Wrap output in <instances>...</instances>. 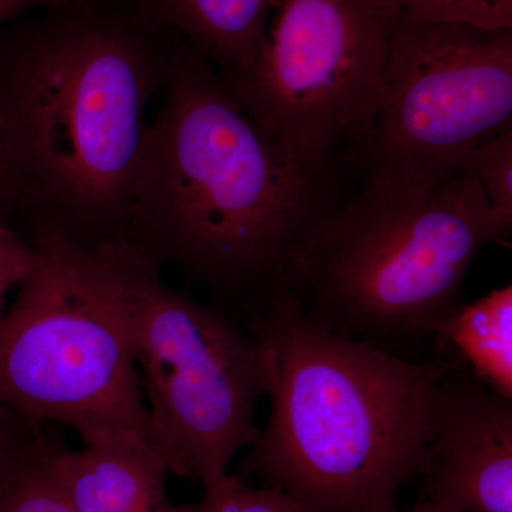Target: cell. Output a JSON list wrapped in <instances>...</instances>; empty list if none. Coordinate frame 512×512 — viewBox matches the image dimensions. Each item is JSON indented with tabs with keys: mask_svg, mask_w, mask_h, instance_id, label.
Masks as SVG:
<instances>
[{
	"mask_svg": "<svg viewBox=\"0 0 512 512\" xmlns=\"http://www.w3.org/2000/svg\"><path fill=\"white\" fill-rule=\"evenodd\" d=\"M403 12L436 22L512 29V0H397Z\"/></svg>",
	"mask_w": 512,
	"mask_h": 512,
	"instance_id": "16",
	"label": "cell"
},
{
	"mask_svg": "<svg viewBox=\"0 0 512 512\" xmlns=\"http://www.w3.org/2000/svg\"><path fill=\"white\" fill-rule=\"evenodd\" d=\"M161 94L134 168L123 239L245 325L342 198L349 167L315 173L293 163L184 40Z\"/></svg>",
	"mask_w": 512,
	"mask_h": 512,
	"instance_id": "2",
	"label": "cell"
},
{
	"mask_svg": "<svg viewBox=\"0 0 512 512\" xmlns=\"http://www.w3.org/2000/svg\"><path fill=\"white\" fill-rule=\"evenodd\" d=\"M29 242L32 265L0 323V404L35 427H69L84 446L148 444L123 286L106 249L55 231Z\"/></svg>",
	"mask_w": 512,
	"mask_h": 512,
	"instance_id": "5",
	"label": "cell"
},
{
	"mask_svg": "<svg viewBox=\"0 0 512 512\" xmlns=\"http://www.w3.org/2000/svg\"><path fill=\"white\" fill-rule=\"evenodd\" d=\"M302 242L284 291L323 328L404 356L463 303L468 269L487 245H510L466 167L362 170Z\"/></svg>",
	"mask_w": 512,
	"mask_h": 512,
	"instance_id": "4",
	"label": "cell"
},
{
	"mask_svg": "<svg viewBox=\"0 0 512 512\" xmlns=\"http://www.w3.org/2000/svg\"><path fill=\"white\" fill-rule=\"evenodd\" d=\"M440 342L485 386L512 399V286L461 303L439 330Z\"/></svg>",
	"mask_w": 512,
	"mask_h": 512,
	"instance_id": "12",
	"label": "cell"
},
{
	"mask_svg": "<svg viewBox=\"0 0 512 512\" xmlns=\"http://www.w3.org/2000/svg\"><path fill=\"white\" fill-rule=\"evenodd\" d=\"M32 245L0 218V323L5 316L6 296L22 284L32 265Z\"/></svg>",
	"mask_w": 512,
	"mask_h": 512,
	"instance_id": "17",
	"label": "cell"
},
{
	"mask_svg": "<svg viewBox=\"0 0 512 512\" xmlns=\"http://www.w3.org/2000/svg\"><path fill=\"white\" fill-rule=\"evenodd\" d=\"M57 476L76 512H158L167 504V464L153 447L53 450Z\"/></svg>",
	"mask_w": 512,
	"mask_h": 512,
	"instance_id": "10",
	"label": "cell"
},
{
	"mask_svg": "<svg viewBox=\"0 0 512 512\" xmlns=\"http://www.w3.org/2000/svg\"><path fill=\"white\" fill-rule=\"evenodd\" d=\"M15 212L12 180H10L8 158H6L5 136H3L2 114H0V218L9 222Z\"/></svg>",
	"mask_w": 512,
	"mask_h": 512,
	"instance_id": "19",
	"label": "cell"
},
{
	"mask_svg": "<svg viewBox=\"0 0 512 512\" xmlns=\"http://www.w3.org/2000/svg\"><path fill=\"white\" fill-rule=\"evenodd\" d=\"M42 429L0 404V477Z\"/></svg>",
	"mask_w": 512,
	"mask_h": 512,
	"instance_id": "18",
	"label": "cell"
},
{
	"mask_svg": "<svg viewBox=\"0 0 512 512\" xmlns=\"http://www.w3.org/2000/svg\"><path fill=\"white\" fill-rule=\"evenodd\" d=\"M57 440L42 429L9 464L0 477V512H76L56 473Z\"/></svg>",
	"mask_w": 512,
	"mask_h": 512,
	"instance_id": "13",
	"label": "cell"
},
{
	"mask_svg": "<svg viewBox=\"0 0 512 512\" xmlns=\"http://www.w3.org/2000/svg\"><path fill=\"white\" fill-rule=\"evenodd\" d=\"M400 13L397 0H275L254 66L222 82L293 163L338 170L382 104Z\"/></svg>",
	"mask_w": 512,
	"mask_h": 512,
	"instance_id": "7",
	"label": "cell"
},
{
	"mask_svg": "<svg viewBox=\"0 0 512 512\" xmlns=\"http://www.w3.org/2000/svg\"><path fill=\"white\" fill-rule=\"evenodd\" d=\"M183 39L126 0H56L0 26V114L29 234L124 238L146 110Z\"/></svg>",
	"mask_w": 512,
	"mask_h": 512,
	"instance_id": "1",
	"label": "cell"
},
{
	"mask_svg": "<svg viewBox=\"0 0 512 512\" xmlns=\"http://www.w3.org/2000/svg\"><path fill=\"white\" fill-rule=\"evenodd\" d=\"M53 2L56 0H0V26Z\"/></svg>",
	"mask_w": 512,
	"mask_h": 512,
	"instance_id": "20",
	"label": "cell"
},
{
	"mask_svg": "<svg viewBox=\"0 0 512 512\" xmlns=\"http://www.w3.org/2000/svg\"><path fill=\"white\" fill-rule=\"evenodd\" d=\"M512 130V29L400 13L384 96L346 163L352 170H436Z\"/></svg>",
	"mask_w": 512,
	"mask_h": 512,
	"instance_id": "8",
	"label": "cell"
},
{
	"mask_svg": "<svg viewBox=\"0 0 512 512\" xmlns=\"http://www.w3.org/2000/svg\"><path fill=\"white\" fill-rule=\"evenodd\" d=\"M457 165L473 171L494 217L512 231V130L467 151Z\"/></svg>",
	"mask_w": 512,
	"mask_h": 512,
	"instance_id": "15",
	"label": "cell"
},
{
	"mask_svg": "<svg viewBox=\"0 0 512 512\" xmlns=\"http://www.w3.org/2000/svg\"><path fill=\"white\" fill-rule=\"evenodd\" d=\"M264 349L268 423L237 476L306 512H389L420 476L448 359L394 355L323 328L284 291L245 323Z\"/></svg>",
	"mask_w": 512,
	"mask_h": 512,
	"instance_id": "3",
	"label": "cell"
},
{
	"mask_svg": "<svg viewBox=\"0 0 512 512\" xmlns=\"http://www.w3.org/2000/svg\"><path fill=\"white\" fill-rule=\"evenodd\" d=\"M389 512H439V511L434 510V508L431 507V505H429L427 503H423V501H419V503H417L416 505H413V507L410 508V510L400 511L399 508H396V510L389 511Z\"/></svg>",
	"mask_w": 512,
	"mask_h": 512,
	"instance_id": "21",
	"label": "cell"
},
{
	"mask_svg": "<svg viewBox=\"0 0 512 512\" xmlns=\"http://www.w3.org/2000/svg\"><path fill=\"white\" fill-rule=\"evenodd\" d=\"M158 512H306L276 488L252 487L237 474H225L205 487L198 503L174 505L168 501Z\"/></svg>",
	"mask_w": 512,
	"mask_h": 512,
	"instance_id": "14",
	"label": "cell"
},
{
	"mask_svg": "<svg viewBox=\"0 0 512 512\" xmlns=\"http://www.w3.org/2000/svg\"><path fill=\"white\" fill-rule=\"evenodd\" d=\"M137 15L175 33L214 66L222 79L254 66L275 0H126Z\"/></svg>",
	"mask_w": 512,
	"mask_h": 512,
	"instance_id": "11",
	"label": "cell"
},
{
	"mask_svg": "<svg viewBox=\"0 0 512 512\" xmlns=\"http://www.w3.org/2000/svg\"><path fill=\"white\" fill-rule=\"evenodd\" d=\"M101 247L123 286L148 444L170 474L208 487L261 433L264 349L241 320L168 285L163 269L126 239Z\"/></svg>",
	"mask_w": 512,
	"mask_h": 512,
	"instance_id": "6",
	"label": "cell"
},
{
	"mask_svg": "<svg viewBox=\"0 0 512 512\" xmlns=\"http://www.w3.org/2000/svg\"><path fill=\"white\" fill-rule=\"evenodd\" d=\"M423 498L439 512H512V399L448 359L434 384Z\"/></svg>",
	"mask_w": 512,
	"mask_h": 512,
	"instance_id": "9",
	"label": "cell"
}]
</instances>
